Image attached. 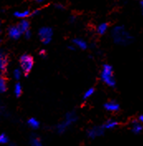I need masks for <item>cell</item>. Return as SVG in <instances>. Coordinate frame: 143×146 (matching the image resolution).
Returning a JSON list of instances; mask_svg holds the SVG:
<instances>
[{"mask_svg": "<svg viewBox=\"0 0 143 146\" xmlns=\"http://www.w3.org/2000/svg\"><path fill=\"white\" fill-rule=\"evenodd\" d=\"M112 36L113 38L114 42L120 45H127L131 43L133 40V36L128 32H127L124 27L123 26L114 27L112 31Z\"/></svg>", "mask_w": 143, "mask_h": 146, "instance_id": "6da1fadb", "label": "cell"}, {"mask_svg": "<svg viewBox=\"0 0 143 146\" xmlns=\"http://www.w3.org/2000/svg\"><path fill=\"white\" fill-rule=\"evenodd\" d=\"M101 80L110 87L115 86L116 80L113 76V70L112 66L108 64H105L103 66V69L101 72Z\"/></svg>", "mask_w": 143, "mask_h": 146, "instance_id": "7a4b0ae2", "label": "cell"}, {"mask_svg": "<svg viewBox=\"0 0 143 146\" xmlns=\"http://www.w3.org/2000/svg\"><path fill=\"white\" fill-rule=\"evenodd\" d=\"M34 65V61L32 56L28 54H23L20 57V66L21 70L25 75V76H27L30 72L32 71Z\"/></svg>", "mask_w": 143, "mask_h": 146, "instance_id": "3957f363", "label": "cell"}, {"mask_svg": "<svg viewBox=\"0 0 143 146\" xmlns=\"http://www.w3.org/2000/svg\"><path fill=\"white\" fill-rule=\"evenodd\" d=\"M77 120V116L74 112H68L65 115V120L62 121L58 126H57V130L59 133H64L68 128L74 124Z\"/></svg>", "mask_w": 143, "mask_h": 146, "instance_id": "277c9868", "label": "cell"}, {"mask_svg": "<svg viewBox=\"0 0 143 146\" xmlns=\"http://www.w3.org/2000/svg\"><path fill=\"white\" fill-rule=\"evenodd\" d=\"M38 35L41 41L43 44L47 45L51 42V38L53 36V31L50 27H42L39 29Z\"/></svg>", "mask_w": 143, "mask_h": 146, "instance_id": "5b68a950", "label": "cell"}, {"mask_svg": "<svg viewBox=\"0 0 143 146\" xmlns=\"http://www.w3.org/2000/svg\"><path fill=\"white\" fill-rule=\"evenodd\" d=\"M104 133V129L103 126H97V127H94L92 129H90L88 130L87 135L89 138L94 139L96 137H99L101 135H103Z\"/></svg>", "mask_w": 143, "mask_h": 146, "instance_id": "8992f818", "label": "cell"}, {"mask_svg": "<svg viewBox=\"0 0 143 146\" xmlns=\"http://www.w3.org/2000/svg\"><path fill=\"white\" fill-rule=\"evenodd\" d=\"M22 33L18 26H13L9 29V36L14 40H18L22 36Z\"/></svg>", "mask_w": 143, "mask_h": 146, "instance_id": "52a82bcc", "label": "cell"}, {"mask_svg": "<svg viewBox=\"0 0 143 146\" xmlns=\"http://www.w3.org/2000/svg\"><path fill=\"white\" fill-rule=\"evenodd\" d=\"M104 108L107 111L110 112H116L120 109V106L119 104H117L116 101H108L107 103L104 104Z\"/></svg>", "mask_w": 143, "mask_h": 146, "instance_id": "ba28073f", "label": "cell"}, {"mask_svg": "<svg viewBox=\"0 0 143 146\" xmlns=\"http://www.w3.org/2000/svg\"><path fill=\"white\" fill-rule=\"evenodd\" d=\"M132 132L136 134V135H138V134H140L142 131V124L138 121V120H136L134 119L132 122Z\"/></svg>", "mask_w": 143, "mask_h": 146, "instance_id": "9c48e42d", "label": "cell"}, {"mask_svg": "<svg viewBox=\"0 0 143 146\" xmlns=\"http://www.w3.org/2000/svg\"><path fill=\"white\" fill-rule=\"evenodd\" d=\"M18 27H19V29L21 30V32L23 33L24 32H26L27 30H28V29L30 28V23H29V21H27V19L22 18V19L20 21V23H18Z\"/></svg>", "mask_w": 143, "mask_h": 146, "instance_id": "30bf717a", "label": "cell"}, {"mask_svg": "<svg viewBox=\"0 0 143 146\" xmlns=\"http://www.w3.org/2000/svg\"><path fill=\"white\" fill-rule=\"evenodd\" d=\"M73 43L74 45L76 46L77 47H79L80 49H82V50H85L87 47H88V44L85 41H84L83 39H80V38H75L73 40Z\"/></svg>", "mask_w": 143, "mask_h": 146, "instance_id": "8fae6325", "label": "cell"}, {"mask_svg": "<svg viewBox=\"0 0 143 146\" xmlns=\"http://www.w3.org/2000/svg\"><path fill=\"white\" fill-rule=\"evenodd\" d=\"M30 144L32 146H42V142L40 139V137L36 135H32L30 138Z\"/></svg>", "mask_w": 143, "mask_h": 146, "instance_id": "7c38bea8", "label": "cell"}, {"mask_svg": "<svg viewBox=\"0 0 143 146\" xmlns=\"http://www.w3.org/2000/svg\"><path fill=\"white\" fill-rule=\"evenodd\" d=\"M7 64H8L7 59L5 58L4 55L0 52V71L1 72H4L6 70Z\"/></svg>", "mask_w": 143, "mask_h": 146, "instance_id": "4fadbf2b", "label": "cell"}, {"mask_svg": "<svg viewBox=\"0 0 143 146\" xmlns=\"http://www.w3.org/2000/svg\"><path fill=\"white\" fill-rule=\"evenodd\" d=\"M27 125H29V127H31L33 129H36L40 126V123H39V121L36 118L29 119L27 120Z\"/></svg>", "mask_w": 143, "mask_h": 146, "instance_id": "5bb4252c", "label": "cell"}, {"mask_svg": "<svg viewBox=\"0 0 143 146\" xmlns=\"http://www.w3.org/2000/svg\"><path fill=\"white\" fill-rule=\"evenodd\" d=\"M31 14V12L29 10H24V11H17L14 13V16L18 18H26Z\"/></svg>", "mask_w": 143, "mask_h": 146, "instance_id": "9a60e30c", "label": "cell"}, {"mask_svg": "<svg viewBox=\"0 0 143 146\" xmlns=\"http://www.w3.org/2000/svg\"><path fill=\"white\" fill-rule=\"evenodd\" d=\"M117 125V122L115 121V120H112V119H110V120H108L103 125V129H113V128H115Z\"/></svg>", "mask_w": 143, "mask_h": 146, "instance_id": "2e32d148", "label": "cell"}, {"mask_svg": "<svg viewBox=\"0 0 143 146\" xmlns=\"http://www.w3.org/2000/svg\"><path fill=\"white\" fill-rule=\"evenodd\" d=\"M107 30V23H100L97 27V31L99 34H104Z\"/></svg>", "mask_w": 143, "mask_h": 146, "instance_id": "e0dca14e", "label": "cell"}, {"mask_svg": "<svg viewBox=\"0 0 143 146\" xmlns=\"http://www.w3.org/2000/svg\"><path fill=\"white\" fill-rule=\"evenodd\" d=\"M7 90V82L6 80L0 76V93H3Z\"/></svg>", "mask_w": 143, "mask_h": 146, "instance_id": "ac0fdd59", "label": "cell"}, {"mask_svg": "<svg viewBox=\"0 0 143 146\" xmlns=\"http://www.w3.org/2000/svg\"><path fill=\"white\" fill-rule=\"evenodd\" d=\"M22 93V86L20 83H16L15 86H14V94L17 97H19Z\"/></svg>", "mask_w": 143, "mask_h": 146, "instance_id": "d6986e66", "label": "cell"}, {"mask_svg": "<svg viewBox=\"0 0 143 146\" xmlns=\"http://www.w3.org/2000/svg\"><path fill=\"white\" fill-rule=\"evenodd\" d=\"M94 91H94V88H90V89H88L87 91L84 92V96H83V99H84V100H87V99L90 98V97L94 95Z\"/></svg>", "mask_w": 143, "mask_h": 146, "instance_id": "ffe728a7", "label": "cell"}, {"mask_svg": "<svg viewBox=\"0 0 143 146\" xmlns=\"http://www.w3.org/2000/svg\"><path fill=\"white\" fill-rule=\"evenodd\" d=\"M22 75V72L21 69H15L13 71V77H14V79H16L18 81L21 79Z\"/></svg>", "mask_w": 143, "mask_h": 146, "instance_id": "44dd1931", "label": "cell"}, {"mask_svg": "<svg viewBox=\"0 0 143 146\" xmlns=\"http://www.w3.org/2000/svg\"><path fill=\"white\" fill-rule=\"evenodd\" d=\"M9 138L5 134H0V144L1 145H6L9 143Z\"/></svg>", "mask_w": 143, "mask_h": 146, "instance_id": "7402d4cb", "label": "cell"}, {"mask_svg": "<svg viewBox=\"0 0 143 146\" xmlns=\"http://www.w3.org/2000/svg\"><path fill=\"white\" fill-rule=\"evenodd\" d=\"M23 33H24V36L26 37V39H30V38H31V36H32V33H31V31H30L29 29L27 30L26 32H24Z\"/></svg>", "mask_w": 143, "mask_h": 146, "instance_id": "603a6c76", "label": "cell"}, {"mask_svg": "<svg viewBox=\"0 0 143 146\" xmlns=\"http://www.w3.org/2000/svg\"><path fill=\"white\" fill-rule=\"evenodd\" d=\"M39 55H40L42 57H44V58H45V56H46V52H45V50H44V49L41 50L40 52H39Z\"/></svg>", "mask_w": 143, "mask_h": 146, "instance_id": "cb8c5ba5", "label": "cell"}, {"mask_svg": "<svg viewBox=\"0 0 143 146\" xmlns=\"http://www.w3.org/2000/svg\"><path fill=\"white\" fill-rule=\"evenodd\" d=\"M55 8L57 9H60V10H61V9H64V6H63L62 4H61V3H56L55 5Z\"/></svg>", "mask_w": 143, "mask_h": 146, "instance_id": "d4e9b609", "label": "cell"}, {"mask_svg": "<svg viewBox=\"0 0 143 146\" xmlns=\"http://www.w3.org/2000/svg\"><path fill=\"white\" fill-rule=\"evenodd\" d=\"M39 13H40V11L37 9V10H34V11L31 13V15H32V16H36V15H38Z\"/></svg>", "mask_w": 143, "mask_h": 146, "instance_id": "484cf974", "label": "cell"}, {"mask_svg": "<svg viewBox=\"0 0 143 146\" xmlns=\"http://www.w3.org/2000/svg\"><path fill=\"white\" fill-rule=\"evenodd\" d=\"M75 22V17L74 16H72L70 18V23H74Z\"/></svg>", "mask_w": 143, "mask_h": 146, "instance_id": "4316f807", "label": "cell"}, {"mask_svg": "<svg viewBox=\"0 0 143 146\" xmlns=\"http://www.w3.org/2000/svg\"><path fill=\"white\" fill-rule=\"evenodd\" d=\"M140 123H142L143 122V115H139V117H138V119H137Z\"/></svg>", "mask_w": 143, "mask_h": 146, "instance_id": "83f0119b", "label": "cell"}, {"mask_svg": "<svg viewBox=\"0 0 143 146\" xmlns=\"http://www.w3.org/2000/svg\"><path fill=\"white\" fill-rule=\"evenodd\" d=\"M69 49L71 50V51H74L75 50V46H69Z\"/></svg>", "mask_w": 143, "mask_h": 146, "instance_id": "f1b7e54d", "label": "cell"}, {"mask_svg": "<svg viewBox=\"0 0 143 146\" xmlns=\"http://www.w3.org/2000/svg\"><path fill=\"white\" fill-rule=\"evenodd\" d=\"M36 3H43L45 0H36Z\"/></svg>", "mask_w": 143, "mask_h": 146, "instance_id": "f546056e", "label": "cell"}, {"mask_svg": "<svg viewBox=\"0 0 143 146\" xmlns=\"http://www.w3.org/2000/svg\"><path fill=\"white\" fill-rule=\"evenodd\" d=\"M140 3H141V5L142 6V5H143V0H140Z\"/></svg>", "mask_w": 143, "mask_h": 146, "instance_id": "4dcf8cb0", "label": "cell"}, {"mask_svg": "<svg viewBox=\"0 0 143 146\" xmlns=\"http://www.w3.org/2000/svg\"><path fill=\"white\" fill-rule=\"evenodd\" d=\"M2 72H1V71H0V76H1V74H2Z\"/></svg>", "mask_w": 143, "mask_h": 146, "instance_id": "1f68e13d", "label": "cell"}, {"mask_svg": "<svg viewBox=\"0 0 143 146\" xmlns=\"http://www.w3.org/2000/svg\"><path fill=\"white\" fill-rule=\"evenodd\" d=\"M1 24H2V22L0 21V26H1Z\"/></svg>", "mask_w": 143, "mask_h": 146, "instance_id": "d6a6232c", "label": "cell"}, {"mask_svg": "<svg viewBox=\"0 0 143 146\" xmlns=\"http://www.w3.org/2000/svg\"><path fill=\"white\" fill-rule=\"evenodd\" d=\"M0 43H1V41H0Z\"/></svg>", "mask_w": 143, "mask_h": 146, "instance_id": "836d02e7", "label": "cell"}]
</instances>
